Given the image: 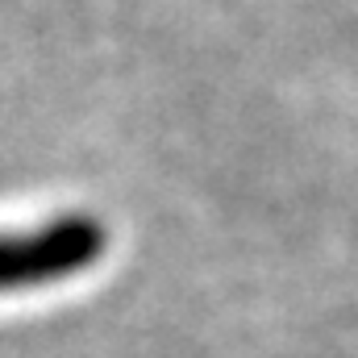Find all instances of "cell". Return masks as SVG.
I'll use <instances>...</instances> for the list:
<instances>
[{"mask_svg": "<svg viewBox=\"0 0 358 358\" xmlns=\"http://www.w3.org/2000/svg\"><path fill=\"white\" fill-rule=\"evenodd\" d=\"M96 250H100V229L84 217L59 221L42 234L0 238V283H25V279L76 271L84 267Z\"/></svg>", "mask_w": 358, "mask_h": 358, "instance_id": "cell-1", "label": "cell"}]
</instances>
